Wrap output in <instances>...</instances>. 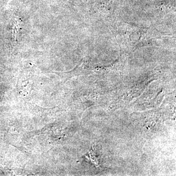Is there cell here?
I'll return each mask as SVG.
<instances>
[{
  "label": "cell",
  "instance_id": "cell-1",
  "mask_svg": "<svg viewBox=\"0 0 176 176\" xmlns=\"http://www.w3.org/2000/svg\"><path fill=\"white\" fill-rule=\"evenodd\" d=\"M20 28V23L18 20H16L14 23V26L12 28V38L14 45L17 43V36L18 32Z\"/></svg>",
  "mask_w": 176,
  "mask_h": 176
}]
</instances>
